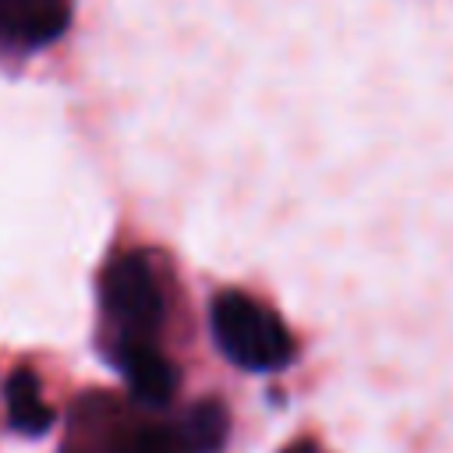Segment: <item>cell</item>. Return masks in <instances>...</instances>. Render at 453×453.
Wrapping results in <instances>:
<instances>
[{"label":"cell","instance_id":"cell-1","mask_svg":"<svg viewBox=\"0 0 453 453\" xmlns=\"http://www.w3.org/2000/svg\"><path fill=\"white\" fill-rule=\"evenodd\" d=\"M209 322L219 354L244 372H280L294 361V340L283 319L241 290L216 294Z\"/></svg>","mask_w":453,"mask_h":453},{"label":"cell","instance_id":"cell-2","mask_svg":"<svg viewBox=\"0 0 453 453\" xmlns=\"http://www.w3.org/2000/svg\"><path fill=\"white\" fill-rule=\"evenodd\" d=\"M103 311L117 329V340H156L163 326V290L152 265L127 251L110 258L99 283Z\"/></svg>","mask_w":453,"mask_h":453},{"label":"cell","instance_id":"cell-3","mask_svg":"<svg viewBox=\"0 0 453 453\" xmlns=\"http://www.w3.org/2000/svg\"><path fill=\"white\" fill-rule=\"evenodd\" d=\"M71 0H0V46L42 50L64 35Z\"/></svg>","mask_w":453,"mask_h":453},{"label":"cell","instance_id":"cell-4","mask_svg":"<svg viewBox=\"0 0 453 453\" xmlns=\"http://www.w3.org/2000/svg\"><path fill=\"white\" fill-rule=\"evenodd\" d=\"M113 361L124 372L134 400H142L145 407H163L173 400L180 375H177L173 361H166L159 354L156 340H117Z\"/></svg>","mask_w":453,"mask_h":453},{"label":"cell","instance_id":"cell-5","mask_svg":"<svg viewBox=\"0 0 453 453\" xmlns=\"http://www.w3.org/2000/svg\"><path fill=\"white\" fill-rule=\"evenodd\" d=\"M4 403H7V421L14 432H21L28 439L50 432L53 411L42 400V386H39L35 372H28V368L11 372V379L4 382Z\"/></svg>","mask_w":453,"mask_h":453},{"label":"cell","instance_id":"cell-6","mask_svg":"<svg viewBox=\"0 0 453 453\" xmlns=\"http://www.w3.org/2000/svg\"><path fill=\"white\" fill-rule=\"evenodd\" d=\"M226 439V411L216 400H205L198 407H191L184 428H180V442L188 453H216Z\"/></svg>","mask_w":453,"mask_h":453},{"label":"cell","instance_id":"cell-7","mask_svg":"<svg viewBox=\"0 0 453 453\" xmlns=\"http://www.w3.org/2000/svg\"><path fill=\"white\" fill-rule=\"evenodd\" d=\"M113 453H188L180 439H173L166 428H142L131 439H124Z\"/></svg>","mask_w":453,"mask_h":453}]
</instances>
